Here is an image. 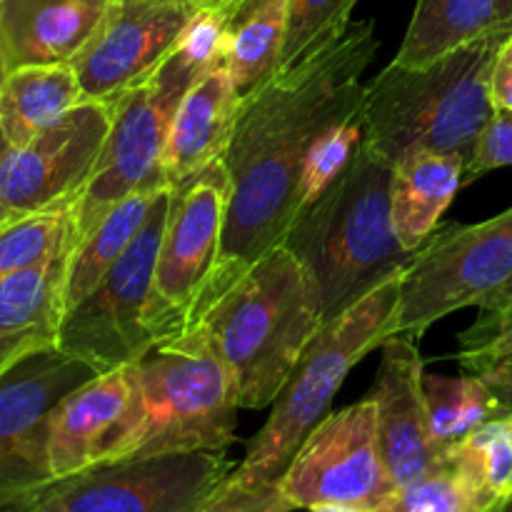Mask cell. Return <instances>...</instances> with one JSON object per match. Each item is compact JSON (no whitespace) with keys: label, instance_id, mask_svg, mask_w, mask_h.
<instances>
[{"label":"cell","instance_id":"13","mask_svg":"<svg viewBox=\"0 0 512 512\" xmlns=\"http://www.w3.org/2000/svg\"><path fill=\"white\" fill-rule=\"evenodd\" d=\"M100 375L58 345L30 353L0 375V500L53 483L48 433L65 395Z\"/></svg>","mask_w":512,"mask_h":512},{"label":"cell","instance_id":"29","mask_svg":"<svg viewBox=\"0 0 512 512\" xmlns=\"http://www.w3.org/2000/svg\"><path fill=\"white\" fill-rule=\"evenodd\" d=\"M363 118L360 113L338 120L315 138L303 175H300V215L338 180V175L353 163L355 153L363 145Z\"/></svg>","mask_w":512,"mask_h":512},{"label":"cell","instance_id":"40","mask_svg":"<svg viewBox=\"0 0 512 512\" xmlns=\"http://www.w3.org/2000/svg\"><path fill=\"white\" fill-rule=\"evenodd\" d=\"M10 150H13V145L8 143V138H5L3 128H0V173H3V165H5V160H8Z\"/></svg>","mask_w":512,"mask_h":512},{"label":"cell","instance_id":"24","mask_svg":"<svg viewBox=\"0 0 512 512\" xmlns=\"http://www.w3.org/2000/svg\"><path fill=\"white\" fill-rule=\"evenodd\" d=\"M165 188L168 185H158V188H145L128 195L118 205H113L83 238L75 240L68 258V270H65V310L78 305L108 275V270L123 258L125 250L138 238L140 228L148 220L150 208Z\"/></svg>","mask_w":512,"mask_h":512},{"label":"cell","instance_id":"35","mask_svg":"<svg viewBox=\"0 0 512 512\" xmlns=\"http://www.w3.org/2000/svg\"><path fill=\"white\" fill-rule=\"evenodd\" d=\"M508 165H512V110H498L465 168V183Z\"/></svg>","mask_w":512,"mask_h":512},{"label":"cell","instance_id":"17","mask_svg":"<svg viewBox=\"0 0 512 512\" xmlns=\"http://www.w3.org/2000/svg\"><path fill=\"white\" fill-rule=\"evenodd\" d=\"M370 398L378 405L380 448L395 488L423 478L445 463L433 443L425 405V368L413 335H390L383 345Z\"/></svg>","mask_w":512,"mask_h":512},{"label":"cell","instance_id":"23","mask_svg":"<svg viewBox=\"0 0 512 512\" xmlns=\"http://www.w3.org/2000/svg\"><path fill=\"white\" fill-rule=\"evenodd\" d=\"M500 28H512L503 20L500 0H418L393 63L423 68Z\"/></svg>","mask_w":512,"mask_h":512},{"label":"cell","instance_id":"10","mask_svg":"<svg viewBox=\"0 0 512 512\" xmlns=\"http://www.w3.org/2000/svg\"><path fill=\"white\" fill-rule=\"evenodd\" d=\"M228 205L230 173L223 158L170 185L168 218L155 263L153 323L160 343L198 323L200 303L218 263Z\"/></svg>","mask_w":512,"mask_h":512},{"label":"cell","instance_id":"7","mask_svg":"<svg viewBox=\"0 0 512 512\" xmlns=\"http://www.w3.org/2000/svg\"><path fill=\"white\" fill-rule=\"evenodd\" d=\"M170 185L123 258L70 310L58 328V348L98 373L138 363L160 343L155 335V263L168 218Z\"/></svg>","mask_w":512,"mask_h":512},{"label":"cell","instance_id":"28","mask_svg":"<svg viewBox=\"0 0 512 512\" xmlns=\"http://www.w3.org/2000/svg\"><path fill=\"white\" fill-rule=\"evenodd\" d=\"M75 200H65L0 228V283L43 263L63 245L75 243Z\"/></svg>","mask_w":512,"mask_h":512},{"label":"cell","instance_id":"8","mask_svg":"<svg viewBox=\"0 0 512 512\" xmlns=\"http://www.w3.org/2000/svg\"><path fill=\"white\" fill-rule=\"evenodd\" d=\"M510 295L512 208L475 225H443L405 273L395 335L420 340L430 325L455 310H483Z\"/></svg>","mask_w":512,"mask_h":512},{"label":"cell","instance_id":"15","mask_svg":"<svg viewBox=\"0 0 512 512\" xmlns=\"http://www.w3.org/2000/svg\"><path fill=\"white\" fill-rule=\"evenodd\" d=\"M113 123V105L83 100L30 143L10 150L0 173V228L75 200L93 175Z\"/></svg>","mask_w":512,"mask_h":512},{"label":"cell","instance_id":"39","mask_svg":"<svg viewBox=\"0 0 512 512\" xmlns=\"http://www.w3.org/2000/svg\"><path fill=\"white\" fill-rule=\"evenodd\" d=\"M10 73V65H8V50H5V40H3V30H0V88H3L5 78Z\"/></svg>","mask_w":512,"mask_h":512},{"label":"cell","instance_id":"21","mask_svg":"<svg viewBox=\"0 0 512 512\" xmlns=\"http://www.w3.org/2000/svg\"><path fill=\"white\" fill-rule=\"evenodd\" d=\"M468 160L453 153H415L393 165L390 205L400 245L418 253L465 185Z\"/></svg>","mask_w":512,"mask_h":512},{"label":"cell","instance_id":"6","mask_svg":"<svg viewBox=\"0 0 512 512\" xmlns=\"http://www.w3.org/2000/svg\"><path fill=\"white\" fill-rule=\"evenodd\" d=\"M133 370L138 425L120 460L228 450L235 440L238 400L223 363L198 328L155 345Z\"/></svg>","mask_w":512,"mask_h":512},{"label":"cell","instance_id":"32","mask_svg":"<svg viewBox=\"0 0 512 512\" xmlns=\"http://www.w3.org/2000/svg\"><path fill=\"white\" fill-rule=\"evenodd\" d=\"M238 5L240 0L200 5L173 48L178 63L193 70L195 75H203L213 65L223 63L225 38H228L230 20H233Z\"/></svg>","mask_w":512,"mask_h":512},{"label":"cell","instance_id":"45","mask_svg":"<svg viewBox=\"0 0 512 512\" xmlns=\"http://www.w3.org/2000/svg\"><path fill=\"white\" fill-rule=\"evenodd\" d=\"M510 355H512V353H510Z\"/></svg>","mask_w":512,"mask_h":512},{"label":"cell","instance_id":"4","mask_svg":"<svg viewBox=\"0 0 512 512\" xmlns=\"http://www.w3.org/2000/svg\"><path fill=\"white\" fill-rule=\"evenodd\" d=\"M390 185L393 163L363 140L353 163L285 238L318 288L323 320L338 318L418 258L395 235Z\"/></svg>","mask_w":512,"mask_h":512},{"label":"cell","instance_id":"11","mask_svg":"<svg viewBox=\"0 0 512 512\" xmlns=\"http://www.w3.org/2000/svg\"><path fill=\"white\" fill-rule=\"evenodd\" d=\"M233 463L225 453H160L98 463L53 480L45 512H195Z\"/></svg>","mask_w":512,"mask_h":512},{"label":"cell","instance_id":"22","mask_svg":"<svg viewBox=\"0 0 512 512\" xmlns=\"http://www.w3.org/2000/svg\"><path fill=\"white\" fill-rule=\"evenodd\" d=\"M80 103L83 93L70 63L15 68L0 88V128L8 143L20 148Z\"/></svg>","mask_w":512,"mask_h":512},{"label":"cell","instance_id":"5","mask_svg":"<svg viewBox=\"0 0 512 512\" xmlns=\"http://www.w3.org/2000/svg\"><path fill=\"white\" fill-rule=\"evenodd\" d=\"M405 273L385 280L338 318L325 320L300 355L293 375L275 398L268 420L253 435L243 463L233 468L230 480L240 485H268L283 478L305 438L330 413L333 398L350 370L370 350L395 335Z\"/></svg>","mask_w":512,"mask_h":512},{"label":"cell","instance_id":"25","mask_svg":"<svg viewBox=\"0 0 512 512\" xmlns=\"http://www.w3.org/2000/svg\"><path fill=\"white\" fill-rule=\"evenodd\" d=\"M285 30L288 0H240L223 50V63L240 100L278 73Z\"/></svg>","mask_w":512,"mask_h":512},{"label":"cell","instance_id":"27","mask_svg":"<svg viewBox=\"0 0 512 512\" xmlns=\"http://www.w3.org/2000/svg\"><path fill=\"white\" fill-rule=\"evenodd\" d=\"M423 388L430 435H433V443L438 445L443 458L453 445H458L478 425L503 413L498 398L490 393L485 380L475 373L458 375V378L425 375Z\"/></svg>","mask_w":512,"mask_h":512},{"label":"cell","instance_id":"9","mask_svg":"<svg viewBox=\"0 0 512 512\" xmlns=\"http://www.w3.org/2000/svg\"><path fill=\"white\" fill-rule=\"evenodd\" d=\"M173 53L145 83L113 105V123L93 175L75 200V240L83 238L113 205L145 188L168 185L163 153L180 100L198 80Z\"/></svg>","mask_w":512,"mask_h":512},{"label":"cell","instance_id":"33","mask_svg":"<svg viewBox=\"0 0 512 512\" xmlns=\"http://www.w3.org/2000/svg\"><path fill=\"white\" fill-rule=\"evenodd\" d=\"M512 353V295L498 305L483 308L480 318L460 333V350L455 355L465 370H475L485 363Z\"/></svg>","mask_w":512,"mask_h":512},{"label":"cell","instance_id":"42","mask_svg":"<svg viewBox=\"0 0 512 512\" xmlns=\"http://www.w3.org/2000/svg\"><path fill=\"white\" fill-rule=\"evenodd\" d=\"M500 13L505 23H512V0H500Z\"/></svg>","mask_w":512,"mask_h":512},{"label":"cell","instance_id":"19","mask_svg":"<svg viewBox=\"0 0 512 512\" xmlns=\"http://www.w3.org/2000/svg\"><path fill=\"white\" fill-rule=\"evenodd\" d=\"M110 0H0L10 70L73 63Z\"/></svg>","mask_w":512,"mask_h":512},{"label":"cell","instance_id":"37","mask_svg":"<svg viewBox=\"0 0 512 512\" xmlns=\"http://www.w3.org/2000/svg\"><path fill=\"white\" fill-rule=\"evenodd\" d=\"M468 373L480 375L485 380V385L490 388V393L498 398L500 408L512 413V355L480 365V368L468 370Z\"/></svg>","mask_w":512,"mask_h":512},{"label":"cell","instance_id":"1","mask_svg":"<svg viewBox=\"0 0 512 512\" xmlns=\"http://www.w3.org/2000/svg\"><path fill=\"white\" fill-rule=\"evenodd\" d=\"M378 48L373 20L350 23L240 100L223 155L230 173L228 220L198 320L250 265L285 243L300 218L305 158L325 128L360 113L363 73Z\"/></svg>","mask_w":512,"mask_h":512},{"label":"cell","instance_id":"44","mask_svg":"<svg viewBox=\"0 0 512 512\" xmlns=\"http://www.w3.org/2000/svg\"><path fill=\"white\" fill-rule=\"evenodd\" d=\"M198 5H210V3H230V0H195Z\"/></svg>","mask_w":512,"mask_h":512},{"label":"cell","instance_id":"2","mask_svg":"<svg viewBox=\"0 0 512 512\" xmlns=\"http://www.w3.org/2000/svg\"><path fill=\"white\" fill-rule=\"evenodd\" d=\"M323 323L313 278L280 245L250 265L195 328L223 363L238 408H265L275 403Z\"/></svg>","mask_w":512,"mask_h":512},{"label":"cell","instance_id":"36","mask_svg":"<svg viewBox=\"0 0 512 512\" xmlns=\"http://www.w3.org/2000/svg\"><path fill=\"white\" fill-rule=\"evenodd\" d=\"M490 95L495 110H512V33L500 45L490 73Z\"/></svg>","mask_w":512,"mask_h":512},{"label":"cell","instance_id":"41","mask_svg":"<svg viewBox=\"0 0 512 512\" xmlns=\"http://www.w3.org/2000/svg\"><path fill=\"white\" fill-rule=\"evenodd\" d=\"M310 512H365V510L350 508V505H318V508H313Z\"/></svg>","mask_w":512,"mask_h":512},{"label":"cell","instance_id":"18","mask_svg":"<svg viewBox=\"0 0 512 512\" xmlns=\"http://www.w3.org/2000/svg\"><path fill=\"white\" fill-rule=\"evenodd\" d=\"M238 108L240 95L225 63L205 70L190 85L175 110L160 163L168 185L183 183L223 158L233 138Z\"/></svg>","mask_w":512,"mask_h":512},{"label":"cell","instance_id":"26","mask_svg":"<svg viewBox=\"0 0 512 512\" xmlns=\"http://www.w3.org/2000/svg\"><path fill=\"white\" fill-rule=\"evenodd\" d=\"M445 460L468 480L483 508L493 512L512 495V413L503 410L485 420L453 445Z\"/></svg>","mask_w":512,"mask_h":512},{"label":"cell","instance_id":"16","mask_svg":"<svg viewBox=\"0 0 512 512\" xmlns=\"http://www.w3.org/2000/svg\"><path fill=\"white\" fill-rule=\"evenodd\" d=\"M138 425L133 365L108 370L75 388L53 410L48 463L53 480L123 458Z\"/></svg>","mask_w":512,"mask_h":512},{"label":"cell","instance_id":"14","mask_svg":"<svg viewBox=\"0 0 512 512\" xmlns=\"http://www.w3.org/2000/svg\"><path fill=\"white\" fill-rule=\"evenodd\" d=\"M200 5L195 0H110L73 58L83 100L115 105L168 60Z\"/></svg>","mask_w":512,"mask_h":512},{"label":"cell","instance_id":"3","mask_svg":"<svg viewBox=\"0 0 512 512\" xmlns=\"http://www.w3.org/2000/svg\"><path fill=\"white\" fill-rule=\"evenodd\" d=\"M512 28H500L423 68L390 63L365 85V143L388 163L415 153H453L470 163L495 118L490 73Z\"/></svg>","mask_w":512,"mask_h":512},{"label":"cell","instance_id":"31","mask_svg":"<svg viewBox=\"0 0 512 512\" xmlns=\"http://www.w3.org/2000/svg\"><path fill=\"white\" fill-rule=\"evenodd\" d=\"M375 512H488L453 463L395 488Z\"/></svg>","mask_w":512,"mask_h":512},{"label":"cell","instance_id":"34","mask_svg":"<svg viewBox=\"0 0 512 512\" xmlns=\"http://www.w3.org/2000/svg\"><path fill=\"white\" fill-rule=\"evenodd\" d=\"M295 505L283 493L280 483L240 485L228 478L195 512H293Z\"/></svg>","mask_w":512,"mask_h":512},{"label":"cell","instance_id":"30","mask_svg":"<svg viewBox=\"0 0 512 512\" xmlns=\"http://www.w3.org/2000/svg\"><path fill=\"white\" fill-rule=\"evenodd\" d=\"M358 0H288V30L278 70H288L350 25Z\"/></svg>","mask_w":512,"mask_h":512},{"label":"cell","instance_id":"20","mask_svg":"<svg viewBox=\"0 0 512 512\" xmlns=\"http://www.w3.org/2000/svg\"><path fill=\"white\" fill-rule=\"evenodd\" d=\"M73 245H63L43 263L0 283V375L30 353L58 343L65 270Z\"/></svg>","mask_w":512,"mask_h":512},{"label":"cell","instance_id":"38","mask_svg":"<svg viewBox=\"0 0 512 512\" xmlns=\"http://www.w3.org/2000/svg\"><path fill=\"white\" fill-rule=\"evenodd\" d=\"M48 493L50 483L38 490H30V493L3 498L0 500V512H45L48 510Z\"/></svg>","mask_w":512,"mask_h":512},{"label":"cell","instance_id":"43","mask_svg":"<svg viewBox=\"0 0 512 512\" xmlns=\"http://www.w3.org/2000/svg\"><path fill=\"white\" fill-rule=\"evenodd\" d=\"M493 512H512V495H510L508 500H505V503H500L498 508H495Z\"/></svg>","mask_w":512,"mask_h":512},{"label":"cell","instance_id":"12","mask_svg":"<svg viewBox=\"0 0 512 512\" xmlns=\"http://www.w3.org/2000/svg\"><path fill=\"white\" fill-rule=\"evenodd\" d=\"M295 510L350 505L375 512L395 490L380 448L373 398L328 413L278 480Z\"/></svg>","mask_w":512,"mask_h":512}]
</instances>
